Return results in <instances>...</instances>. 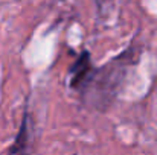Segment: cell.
<instances>
[{
  "label": "cell",
  "instance_id": "2",
  "mask_svg": "<svg viewBox=\"0 0 157 155\" xmlns=\"http://www.w3.org/2000/svg\"><path fill=\"white\" fill-rule=\"evenodd\" d=\"M26 146H28V116L25 117V120L20 126V132H18V135H17V138H15V142H14L9 152L12 155L23 154Z\"/></svg>",
  "mask_w": 157,
  "mask_h": 155
},
{
  "label": "cell",
  "instance_id": "1",
  "mask_svg": "<svg viewBox=\"0 0 157 155\" xmlns=\"http://www.w3.org/2000/svg\"><path fill=\"white\" fill-rule=\"evenodd\" d=\"M69 73H70V87L72 88H81L86 84L89 75L92 73L90 53L89 52H82L79 55V58L76 59V62L70 67Z\"/></svg>",
  "mask_w": 157,
  "mask_h": 155
}]
</instances>
